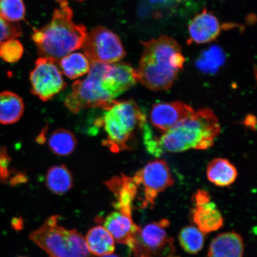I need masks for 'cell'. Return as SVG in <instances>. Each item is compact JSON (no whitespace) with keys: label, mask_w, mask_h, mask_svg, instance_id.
<instances>
[{"label":"cell","mask_w":257,"mask_h":257,"mask_svg":"<svg viewBox=\"0 0 257 257\" xmlns=\"http://www.w3.org/2000/svg\"><path fill=\"white\" fill-rule=\"evenodd\" d=\"M137 70L139 82L152 91L171 88L185 63L181 47L173 38L162 36L143 42Z\"/></svg>","instance_id":"obj_1"},{"label":"cell","mask_w":257,"mask_h":257,"mask_svg":"<svg viewBox=\"0 0 257 257\" xmlns=\"http://www.w3.org/2000/svg\"><path fill=\"white\" fill-rule=\"evenodd\" d=\"M190 105L181 101L163 102L154 105L150 112L153 126L162 134L194 113Z\"/></svg>","instance_id":"obj_13"},{"label":"cell","mask_w":257,"mask_h":257,"mask_svg":"<svg viewBox=\"0 0 257 257\" xmlns=\"http://www.w3.org/2000/svg\"><path fill=\"white\" fill-rule=\"evenodd\" d=\"M194 207L191 217L198 229L204 234L214 232L222 227L223 218L216 205L211 201L210 194L204 190H199L192 198Z\"/></svg>","instance_id":"obj_11"},{"label":"cell","mask_w":257,"mask_h":257,"mask_svg":"<svg viewBox=\"0 0 257 257\" xmlns=\"http://www.w3.org/2000/svg\"><path fill=\"white\" fill-rule=\"evenodd\" d=\"M10 159L4 147H0V179L2 181H7L10 173L8 167Z\"/></svg>","instance_id":"obj_29"},{"label":"cell","mask_w":257,"mask_h":257,"mask_svg":"<svg viewBox=\"0 0 257 257\" xmlns=\"http://www.w3.org/2000/svg\"><path fill=\"white\" fill-rule=\"evenodd\" d=\"M25 105L20 96L11 91L0 93V123L13 124L24 114Z\"/></svg>","instance_id":"obj_20"},{"label":"cell","mask_w":257,"mask_h":257,"mask_svg":"<svg viewBox=\"0 0 257 257\" xmlns=\"http://www.w3.org/2000/svg\"><path fill=\"white\" fill-rule=\"evenodd\" d=\"M220 131L219 121L213 111L201 109L156 138L157 154L207 150L213 146Z\"/></svg>","instance_id":"obj_3"},{"label":"cell","mask_w":257,"mask_h":257,"mask_svg":"<svg viewBox=\"0 0 257 257\" xmlns=\"http://www.w3.org/2000/svg\"><path fill=\"white\" fill-rule=\"evenodd\" d=\"M75 136L69 130L59 128L53 132L48 141V146L54 153L60 156L71 154L76 149Z\"/></svg>","instance_id":"obj_23"},{"label":"cell","mask_w":257,"mask_h":257,"mask_svg":"<svg viewBox=\"0 0 257 257\" xmlns=\"http://www.w3.org/2000/svg\"><path fill=\"white\" fill-rule=\"evenodd\" d=\"M105 184L113 192L116 198L114 207L121 213L132 216L134 201L138 187L133 178L124 175L116 176L106 182Z\"/></svg>","instance_id":"obj_16"},{"label":"cell","mask_w":257,"mask_h":257,"mask_svg":"<svg viewBox=\"0 0 257 257\" xmlns=\"http://www.w3.org/2000/svg\"><path fill=\"white\" fill-rule=\"evenodd\" d=\"M26 14L23 0H0V18L9 22L24 20Z\"/></svg>","instance_id":"obj_25"},{"label":"cell","mask_w":257,"mask_h":257,"mask_svg":"<svg viewBox=\"0 0 257 257\" xmlns=\"http://www.w3.org/2000/svg\"><path fill=\"white\" fill-rule=\"evenodd\" d=\"M133 178L138 186H143V208L152 207L160 193L174 184L169 166L163 160H156L148 163Z\"/></svg>","instance_id":"obj_10"},{"label":"cell","mask_w":257,"mask_h":257,"mask_svg":"<svg viewBox=\"0 0 257 257\" xmlns=\"http://www.w3.org/2000/svg\"><path fill=\"white\" fill-rule=\"evenodd\" d=\"M59 216L48 218L38 229L32 231L30 239L50 257H94L85 240L76 229L67 230L58 223Z\"/></svg>","instance_id":"obj_5"},{"label":"cell","mask_w":257,"mask_h":257,"mask_svg":"<svg viewBox=\"0 0 257 257\" xmlns=\"http://www.w3.org/2000/svg\"><path fill=\"white\" fill-rule=\"evenodd\" d=\"M169 225L168 219H162L140 227L131 247L135 256L175 257L174 239L167 232Z\"/></svg>","instance_id":"obj_7"},{"label":"cell","mask_w":257,"mask_h":257,"mask_svg":"<svg viewBox=\"0 0 257 257\" xmlns=\"http://www.w3.org/2000/svg\"><path fill=\"white\" fill-rule=\"evenodd\" d=\"M108 64L92 63L87 77L72 85V92L64 104L73 113L88 108H107L114 100L101 85L102 76Z\"/></svg>","instance_id":"obj_6"},{"label":"cell","mask_w":257,"mask_h":257,"mask_svg":"<svg viewBox=\"0 0 257 257\" xmlns=\"http://www.w3.org/2000/svg\"><path fill=\"white\" fill-rule=\"evenodd\" d=\"M82 48L85 56L92 63H115L126 54L119 37L101 27L95 28L87 35Z\"/></svg>","instance_id":"obj_8"},{"label":"cell","mask_w":257,"mask_h":257,"mask_svg":"<svg viewBox=\"0 0 257 257\" xmlns=\"http://www.w3.org/2000/svg\"><path fill=\"white\" fill-rule=\"evenodd\" d=\"M73 182L71 173L64 165L53 166L48 170L46 185L48 189L54 194H65L72 188Z\"/></svg>","instance_id":"obj_21"},{"label":"cell","mask_w":257,"mask_h":257,"mask_svg":"<svg viewBox=\"0 0 257 257\" xmlns=\"http://www.w3.org/2000/svg\"><path fill=\"white\" fill-rule=\"evenodd\" d=\"M224 62V56L217 48H213L204 54L197 66L202 72L214 73Z\"/></svg>","instance_id":"obj_27"},{"label":"cell","mask_w":257,"mask_h":257,"mask_svg":"<svg viewBox=\"0 0 257 257\" xmlns=\"http://www.w3.org/2000/svg\"><path fill=\"white\" fill-rule=\"evenodd\" d=\"M57 1H60V0H57ZM74 1L82 2L84 1V0H74Z\"/></svg>","instance_id":"obj_32"},{"label":"cell","mask_w":257,"mask_h":257,"mask_svg":"<svg viewBox=\"0 0 257 257\" xmlns=\"http://www.w3.org/2000/svg\"><path fill=\"white\" fill-rule=\"evenodd\" d=\"M139 82L137 70L124 62L108 64L102 76V88L112 99L123 94Z\"/></svg>","instance_id":"obj_12"},{"label":"cell","mask_w":257,"mask_h":257,"mask_svg":"<svg viewBox=\"0 0 257 257\" xmlns=\"http://www.w3.org/2000/svg\"><path fill=\"white\" fill-rule=\"evenodd\" d=\"M85 240L88 249L92 255L102 256L115 251V241L104 227H92L88 231Z\"/></svg>","instance_id":"obj_18"},{"label":"cell","mask_w":257,"mask_h":257,"mask_svg":"<svg viewBox=\"0 0 257 257\" xmlns=\"http://www.w3.org/2000/svg\"><path fill=\"white\" fill-rule=\"evenodd\" d=\"M102 257H122L121 256L118 255V254H115V253H111V254L106 255L104 256H102Z\"/></svg>","instance_id":"obj_31"},{"label":"cell","mask_w":257,"mask_h":257,"mask_svg":"<svg viewBox=\"0 0 257 257\" xmlns=\"http://www.w3.org/2000/svg\"><path fill=\"white\" fill-rule=\"evenodd\" d=\"M244 243L242 236L234 232L221 233L211 241L208 257H242Z\"/></svg>","instance_id":"obj_17"},{"label":"cell","mask_w":257,"mask_h":257,"mask_svg":"<svg viewBox=\"0 0 257 257\" xmlns=\"http://www.w3.org/2000/svg\"><path fill=\"white\" fill-rule=\"evenodd\" d=\"M252 115H248L247 117L245 123L248 125V126H251L253 127V125L255 126V123H253V121H255V118H253Z\"/></svg>","instance_id":"obj_30"},{"label":"cell","mask_w":257,"mask_h":257,"mask_svg":"<svg viewBox=\"0 0 257 257\" xmlns=\"http://www.w3.org/2000/svg\"><path fill=\"white\" fill-rule=\"evenodd\" d=\"M59 62L64 75L72 79L85 75L91 67L88 58L79 53L69 54Z\"/></svg>","instance_id":"obj_22"},{"label":"cell","mask_w":257,"mask_h":257,"mask_svg":"<svg viewBox=\"0 0 257 257\" xmlns=\"http://www.w3.org/2000/svg\"><path fill=\"white\" fill-rule=\"evenodd\" d=\"M24 53L23 45L19 40H9L0 44V57L6 62L14 63L18 62Z\"/></svg>","instance_id":"obj_26"},{"label":"cell","mask_w":257,"mask_h":257,"mask_svg":"<svg viewBox=\"0 0 257 257\" xmlns=\"http://www.w3.org/2000/svg\"><path fill=\"white\" fill-rule=\"evenodd\" d=\"M103 110L102 116L95 123L104 131L106 138L102 144L113 153L128 149V141L137 128L146 123L145 115L133 100H113Z\"/></svg>","instance_id":"obj_4"},{"label":"cell","mask_w":257,"mask_h":257,"mask_svg":"<svg viewBox=\"0 0 257 257\" xmlns=\"http://www.w3.org/2000/svg\"><path fill=\"white\" fill-rule=\"evenodd\" d=\"M57 3L60 7L54 11L52 20L40 30L34 29L32 38L39 55L59 62L64 57L82 47L87 34L84 25L73 22V12L67 0Z\"/></svg>","instance_id":"obj_2"},{"label":"cell","mask_w":257,"mask_h":257,"mask_svg":"<svg viewBox=\"0 0 257 257\" xmlns=\"http://www.w3.org/2000/svg\"><path fill=\"white\" fill-rule=\"evenodd\" d=\"M19 257H25V256H19Z\"/></svg>","instance_id":"obj_33"},{"label":"cell","mask_w":257,"mask_h":257,"mask_svg":"<svg viewBox=\"0 0 257 257\" xmlns=\"http://www.w3.org/2000/svg\"><path fill=\"white\" fill-rule=\"evenodd\" d=\"M104 226L115 241L131 248L135 235L140 227L134 222L132 216L120 211L112 212L105 217Z\"/></svg>","instance_id":"obj_14"},{"label":"cell","mask_w":257,"mask_h":257,"mask_svg":"<svg viewBox=\"0 0 257 257\" xmlns=\"http://www.w3.org/2000/svg\"><path fill=\"white\" fill-rule=\"evenodd\" d=\"M179 243L186 252L196 254L203 248L205 234L193 226H186L179 234Z\"/></svg>","instance_id":"obj_24"},{"label":"cell","mask_w":257,"mask_h":257,"mask_svg":"<svg viewBox=\"0 0 257 257\" xmlns=\"http://www.w3.org/2000/svg\"><path fill=\"white\" fill-rule=\"evenodd\" d=\"M21 34L19 27L0 18V44L5 41L20 37Z\"/></svg>","instance_id":"obj_28"},{"label":"cell","mask_w":257,"mask_h":257,"mask_svg":"<svg viewBox=\"0 0 257 257\" xmlns=\"http://www.w3.org/2000/svg\"><path fill=\"white\" fill-rule=\"evenodd\" d=\"M207 176L212 184L225 187L233 184L237 178V172L235 167L229 160L218 158L209 163Z\"/></svg>","instance_id":"obj_19"},{"label":"cell","mask_w":257,"mask_h":257,"mask_svg":"<svg viewBox=\"0 0 257 257\" xmlns=\"http://www.w3.org/2000/svg\"><path fill=\"white\" fill-rule=\"evenodd\" d=\"M57 63L50 57H40L30 74L31 92L42 101L50 100L66 88Z\"/></svg>","instance_id":"obj_9"},{"label":"cell","mask_w":257,"mask_h":257,"mask_svg":"<svg viewBox=\"0 0 257 257\" xmlns=\"http://www.w3.org/2000/svg\"><path fill=\"white\" fill-rule=\"evenodd\" d=\"M189 43L205 44L216 39L221 27L216 16L204 10L196 15L189 25Z\"/></svg>","instance_id":"obj_15"}]
</instances>
